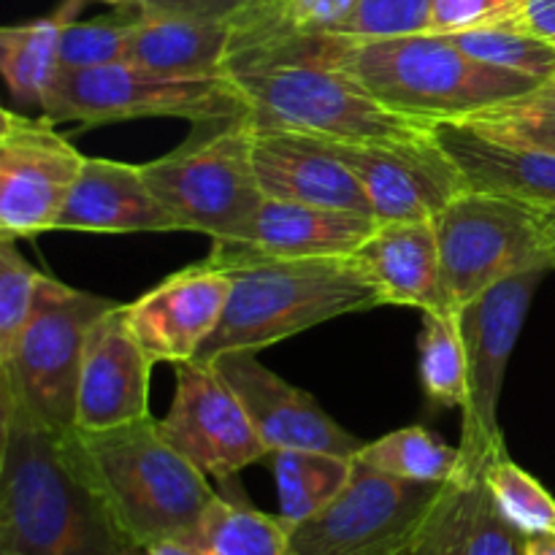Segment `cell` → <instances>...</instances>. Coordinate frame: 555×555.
I'll list each match as a JSON object with an SVG mask.
<instances>
[{
	"label": "cell",
	"mask_w": 555,
	"mask_h": 555,
	"mask_svg": "<svg viewBox=\"0 0 555 555\" xmlns=\"http://www.w3.org/2000/svg\"><path fill=\"white\" fill-rule=\"evenodd\" d=\"M356 5L358 0H253L231 20V52L291 38L334 36Z\"/></svg>",
	"instance_id": "4316f807"
},
{
	"label": "cell",
	"mask_w": 555,
	"mask_h": 555,
	"mask_svg": "<svg viewBox=\"0 0 555 555\" xmlns=\"http://www.w3.org/2000/svg\"><path fill=\"white\" fill-rule=\"evenodd\" d=\"M231 41V20L139 14L125 63L171 79H211L222 76Z\"/></svg>",
	"instance_id": "603a6c76"
},
{
	"label": "cell",
	"mask_w": 555,
	"mask_h": 555,
	"mask_svg": "<svg viewBox=\"0 0 555 555\" xmlns=\"http://www.w3.org/2000/svg\"><path fill=\"white\" fill-rule=\"evenodd\" d=\"M542 215H545V228H547V236H551L553 253H555V209H542Z\"/></svg>",
	"instance_id": "b9f144b4"
},
{
	"label": "cell",
	"mask_w": 555,
	"mask_h": 555,
	"mask_svg": "<svg viewBox=\"0 0 555 555\" xmlns=\"http://www.w3.org/2000/svg\"><path fill=\"white\" fill-rule=\"evenodd\" d=\"M374 228L377 220L358 211L266 198L244 236L215 244L206 260L222 269L249 260L347 258L366 242Z\"/></svg>",
	"instance_id": "ac0fdd59"
},
{
	"label": "cell",
	"mask_w": 555,
	"mask_h": 555,
	"mask_svg": "<svg viewBox=\"0 0 555 555\" xmlns=\"http://www.w3.org/2000/svg\"><path fill=\"white\" fill-rule=\"evenodd\" d=\"M222 271L231 274V298L217 331L195 356L201 363L228 350L260 352L341 314L383 307V296L352 255L249 260Z\"/></svg>",
	"instance_id": "5b68a950"
},
{
	"label": "cell",
	"mask_w": 555,
	"mask_h": 555,
	"mask_svg": "<svg viewBox=\"0 0 555 555\" xmlns=\"http://www.w3.org/2000/svg\"><path fill=\"white\" fill-rule=\"evenodd\" d=\"M439 242L437 309L459 312L496 282L524 271H555V253L537 206L464 190L434 217Z\"/></svg>",
	"instance_id": "52a82bcc"
},
{
	"label": "cell",
	"mask_w": 555,
	"mask_h": 555,
	"mask_svg": "<svg viewBox=\"0 0 555 555\" xmlns=\"http://www.w3.org/2000/svg\"><path fill=\"white\" fill-rule=\"evenodd\" d=\"M551 271L534 269L496 282L491 291L459 309L464 331L469 383H466L464 423H461V469L459 477L486 475L488 464L504 453V437L499 428V399L504 374L513 358L515 341L524 331L531 298ZM455 477V480H459Z\"/></svg>",
	"instance_id": "8fae6325"
},
{
	"label": "cell",
	"mask_w": 555,
	"mask_h": 555,
	"mask_svg": "<svg viewBox=\"0 0 555 555\" xmlns=\"http://www.w3.org/2000/svg\"><path fill=\"white\" fill-rule=\"evenodd\" d=\"M228 298L231 274L204 260L166 276L133 304H125V314L152 361L179 366L195 361L209 341L225 314Z\"/></svg>",
	"instance_id": "2e32d148"
},
{
	"label": "cell",
	"mask_w": 555,
	"mask_h": 555,
	"mask_svg": "<svg viewBox=\"0 0 555 555\" xmlns=\"http://www.w3.org/2000/svg\"><path fill=\"white\" fill-rule=\"evenodd\" d=\"M160 431L190 464L222 482L269 459V448L215 363H179L177 393L160 417Z\"/></svg>",
	"instance_id": "4fadbf2b"
},
{
	"label": "cell",
	"mask_w": 555,
	"mask_h": 555,
	"mask_svg": "<svg viewBox=\"0 0 555 555\" xmlns=\"http://www.w3.org/2000/svg\"><path fill=\"white\" fill-rule=\"evenodd\" d=\"M133 20H70L60 36V68H101V65L125 63Z\"/></svg>",
	"instance_id": "836d02e7"
},
{
	"label": "cell",
	"mask_w": 555,
	"mask_h": 555,
	"mask_svg": "<svg viewBox=\"0 0 555 555\" xmlns=\"http://www.w3.org/2000/svg\"><path fill=\"white\" fill-rule=\"evenodd\" d=\"M81 0H68L54 14L0 30V70L14 101L41 106L60 70V36L79 14Z\"/></svg>",
	"instance_id": "d4e9b609"
},
{
	"label": "cell",
	"mask_w": 555,
	"mask_h": 555,
	"mask_svg": "<svg viewBox=\"0 0 555 555\" xmlns=\"http://www.w3.org/2000/svg\"><path fill=\"white\" fill-rule=\"evenodd\" d=\"M448 482H415L356 461L345 491L287 529L293 555H412Z\"/></svg>",
	"instance_id": "30bf717a"
},
{
	"label": "cell",
	"mask_w": 555,
	"mask_h": 555,
	"mask_svg": "<svg viewBox=\"0 0 555 555\" xmlns=\"http://www.w3.org/2000/svg\"><path fill=\"white\" fill-rule=\"evenodd\" d=\"M356 173L374 220H434L466 184L439 141L426 144H347L325 141Z\"/></svg>",
	"instance_id": "5bb4252c"
},
{
	"label": "cell",
	"mask_w": 555,
	"mask_h": 555,
	"mask_svg": "<svg viewBox=\"0 0 555 555\" xmlns=\"http://www.w3.org/2000/svg\"><path fill=\"white\" fill-rule=\"evenodd\" d=\"M513 20L555 47V0H524Z\"/></svg>",
	"instance_id": "f35d334b"
},
{
	"label": "cell",
	"mask_w": 555,
	"mask_h": 555,
	"mask_svg": "<svg viewBox=\"0 0 555 555\" xmlns=\"http://www.w3.org/2000/svg\"><path fill=\"white\" fill-rule=\"evenodd\" d=\"M486 486L504 520L524 537L555 531V499L540 480L509 459L507 450L488 464Z\"/></svg>",
	"instance_id": "d6a6232c"
},
{
	"label": "cell",
	"mask_w": 555,
	"mask_h": 555,
	"mask_svg": "<svg viewBox=\"0 0 555 555\" xmlns=\"http://www.w3.org/2000/svg\"><path fill=\"white\" fill-rule=\"evenodd\" d=\"M198 545L211 555H293L287 526L276 515L220 493L201 524Z\"/></svg>",
	"instance_id": "4dcf8cb0"
},
{
	"label": "cell",
	"mask_w": 555,
	"mask_h": 555,
	"mask_svg": "<svg viewBox=\"0 0 555 555\" xmlns=\"http://www.w3.org/2000/svg\"><path fill=\"white\" fill-rule=\"evenodd\" d=\"M352 258L379 291L383 307L437 309L439 242L434 220L377 222Z\"/></svg>",
	"instance_id": "7402d4cb"
},
{
	"label": "cell",
	"mask_w": 555,
	"mask_h": 555,
	"mask_svg": "<svg viewBox=\"0 0 555 555\" xmlns=\"http://www.w3.org/2000/svg\"><path fill=\"white\" fill-rule=\"evenodd\" d=\"M455 125L499 144L555 155V76L520 95L491 103Z\"/></svg>",
	"instance_id": "83f0119b"
},
{
	"label": "cell",
	"mask_w": 555,
	"mask_h": 555,
	"mask_svg": "<svg viewBox=\"0 0 555 555\" xmlns=\"http://www.w3.org/2000/svg\"><path fill=\"white\" fill-rule=\"evenodd\" d=\"M274 469L280 515L293 529L334 502L356 472V459L323 450H276L269 455Z\"/></svg>",
	"instance_id": "484cf974"
},
{
	"label": "cell",
	"mask_w": 555,
	"mask_h": 555,
	"mask_svg": "<svg viewBox=\"0 0 555 555\" xmlns=\"http://www.w3.org/2000/svg\"><path fill=\"white\" fill-rule=\"evenodd\" d=\"M152 366L155 361L135 339L125 314V304H117L101 314L87 334L74 428L106 431L152 415Z\"/></svg>",
	"instance_id": "e0dca14e"
},
{
	"label": "cell",
	"mask_w": 555,
	"mask_h": 555,
	"mask_svg": "<svg viewBox=\"0 0 555 555\" xmlns=\"http://www.w3.org/2000/svg\"><path fill=\"white\" fill-rule=\"evenodd\" d=\"M253 117L217 122L168 155L144 163L146 184L182 233L236 242L266 201L253 160Z\"/></svg>",
	"instance_id": "8992f818"
},
{
	"label": "cell",
	"mask_w": 555,
	"mask_h": 555,
	"mask_svg": "<svg viewBox=\"0 0 555 555\" xmlns=\"http://www.w3.org/2000/svg\"><path fill=\"white\" fill-rule=\"evenodd\" d=\"M233 81L258 125L347 144H426L437 125L401 117L334 63L325 36L271 41L228 54Z\"/></svg>",
	"instance_id": "7a4b0ae2"
},
{
	"label": "cell",
	"mask_w": 555,
	"mask_h": 555,
	"mask_svg": "<svg viewBox=\"0 0 555 555\" xmlns=\"http://www.w3.org/2000/svg\"><path fill=\"white\" fill-rule=\"evenodd\" d=\"M526 537L504 520L486 475L448 482L412 555H526Z\"/></svg>",
	"instance_id": "cb8c5ba5"
},
{
	"label": "cell",
	"mask_w": 555,
	"mask_h": 555,
	"mask_svg": "<svg viewBox=\"0 0 555 555\" xmlns=\"http://www.w3.org/2000/svg\"><path fill=\"white\" fill-rule=\"evenodd\" d=\"M41 271L16 249V238L0 236V361L9 358L30 314Z\"/></svg>",
	"instance_id": "e575fe53"
},
{
	"label": "cell",
	"mask_w": 555,
	"mask_h": 555,
	"mask_svg": "<svg viewBox=\"0 0 555 555\" xmlns=\"http://www.w3.org/2000/svg\"><path fill=\"white\" fill-rule=\"evenodd\" d=\"M119 555H211L204 551L195 542H182V540H168V542H155V545H128Z\"/></svg>",
	"instance_id": "ab89813d"
},
{
	"label": "cell",
	"mask_w": 555,
	"mask_h": 555,
	"mask_svg": "<svg viewBox=\"0 0 555 555\" xmlns=\"http://www.w3.org/2000/svg\"><path fill=\"white\" fill-rule=\"evenodd\" d=\"M253 0H139L144 16H195V20H233Z\"/></svg>",
	"instance_id": "74e56055"
},
{
	"label": "cell",
	"mask_w": 555,
	"mask_h": 555,
	"mask_svg": "<svg viewBox=\"0 0 555 555\" xmlns=\"http://www.w3.org/2000/svg\"><path fill=\"white\" fill-rule=\"evenodd\" d=\"M54 231L182 233L146 184L141 166L87 157Z\"/></svg>",
	"instance_id": "ffe728a7"
},
{
	"label": "cell",
	"mask_w": 555,
	"mask_h": 555,
	"mask_svg": "<svg viewBox=\"0 0 555 555\" xmlns=\"http://www.w3.org/2000/svg\"><path fill=\"white\" fill-rule=\"evenodd\" d=\"M41 108L54 122H85L87 128L141 117H182L195 125H217L249 114L247 101L228 76L171 79L146 74L130 63L60 68Z\"/></svg>",
	"instance_id": "9c48e42d"
},
{
	"label": "cell",
	"mask_w": 555,
	"mask_h": 555,
	"mask_svg": "<svg viewBox=\"0 0 555 555\" xmlns=\"http://www.w3.org/2000/svg\"><path fill=\"white\" fill-rule=\"evenodd\" d=\"M356 461L366 469L415 482H453L461 469V450L442 442L423 426H406L363 444Z\"/></svg>",
	"instance_id": "f1b7e54d"
},
{
	"label": "cell",
	"mask_w": 555,
	"mask_h": 555,
	"mask_svg": "<svg viewBox=\"0 0 555 555\" xmlns=\"http://www.w3.org/2000/svg\"><path fill=\"white\" fill-rule=\"evenodd\" d=\"M431 9L434 0H358L334 36L393 38L431 33Z\"/></svg>",
	"instance_id": "d590c367"
},
{
	"label": "cell",
	"mask_w": 555,
	"mask_h": 555,
	"mask_svg": "<svg viewBox=\"0 0 555 555\" xmlns=\"http://www.w3.org/2000/svg\"><path fill=\"white\" fill-rule=\"evenodd\" d=\"M526 555H555V531L551 534H531L526 537Z\"/></svg>",
	"instance_id": "60d3db41"
},
{
	"label": "cell",
	"mask_w": 555,
	"mask_h": 555,
	"mask_svg": "<svg viewBox=\"0 0 555 555\" xmlns=\"http://www.w3.org/2000/svg\"><path fill=\"white\" fill-rule=\"evenodd\" d=\"M87 157L57 133L52 117L0 114V236L54 231Z\"/></svg>",
	"instance_id": "7c38bea8"
},
{
	"label": "cell",
	"mask_w": 555,
	"mask_h": 555,
	"mask_svg": "<svg viewBox=\"0 0 555 555\" xmlns=\"http://www.w3.org/2000/svg\"><path fill=\"white\" fill-rule=\"evenodd\" d=\"M437 141L461 171L466 190L555 209V155L551 152L499 144L455 122H439Z\"/></svg>",
	"instance_id": "44dd1931"
},
{
	"label": "cell",
	"mask_w": 555,
	"mask_h": 555,
	"mask_svg": "<svg viewBox=\"0 0 555 555\" xmlns=\"http://www.w3.org/2000/svg\"><path fill=\"white\" fill-rule=\"evenodd\" d=\"M334 63L350 70L379 103L421 122H461L469 114L531 90L540 81L491 68L442 33L393 38L325 36Z\"/></svg>",
	"instance_id": "277c9868"
},
{
	"label": "cell",
	"mask_w": 555,
	"mask_h": 555,
	"mask_svg": "<svg viewBox=\"0 0 555 555\" xmlns=\"http://www.w3.org/2000/svg\"><path fill=\"white\" fill-rule=\"evenodd\" d=\"M65 448L128 545L182 540L198 545L217 493L160 431L152 415L106 431H65Z\"/></svg>",
	"instance_id": "3957f363"
},
{
	"label": "cell",
	"mask_w": 555,
	"mask_h": 555,
	"mask_svg": "<svg viewBox=\"0 0 555 555\" xmlns=\"http://www.w3.org/2000/svg\"><path fill=\"white\" fill-rule=\"evenodd\" d=\"M103 3H112V5H135L139 0H103Z\"/></svg>",
	"instance_id": "7bdbcfd3"
},
{
	"label": "cell",
	"mask_w": 555,
	"mask_h": 555,
	"mask_svg": "<svg viewBox=\"0 0 555 555\" xmlns=\"http://www.w3.org/2000/svg\"><path fill=\"white\" fill-rule=\"evenodd\" d=\"M209 363L238 396L269 455L276 450H323L356 459L366 444L345 431L307 390L266 369L258 350H228Z\"/></svg>",
	"instance_id": "9a60e30c"
},
{
	"label": "cell",
	"mask_w": 555,
	"mask_h": 555,
	"mask_svg": "<svg viewBox=\"0 0 555 555\" xmlns=\"http://www.w3.org/2000/svg\"><path fill=\"white\" fill-rule=\"evenodd\" d=\"M125 547L70 459L65 431L0 388V555H119Z\"/></svg>",
	"instance_id": "6da1fadb"
},
{
	"label": "cell",
	"mask_w": 555,
	"mask_h": 555,
	"mask_svg": "<svg viewBox=\"0 0 555 555\" xmlns=\"http://www.w3.org/2000/svg\"><path fill=\"white\" fill-rule=\"evenodd\" d=\"M421 383L431 404L442 410H464L469 358L459 312L426 309L421 331Z\"/></svg>",
	"instance_id": "f546056e"
},
{
	"label": "cell",
	"mask_w": 555,
	"mask_h": 555,
	"mask_svg": "<svg viewBox=\"0 0 555 555\" xmlns=\"http://www.w3.org/2000/svg\"><path fill=\"white\" fill-rule=\"evenodd\" d=\"M253 160L266 198L331 206L374 217L356 173L323 139L253 119Z\"/></svg>",
	"instance_id": "d6986e66"
},
{
	"label": "cell",
	"mask_w": 555,
	"mask_h": 555,
	"mask_svg": "<svg viewBox=\"0 0 555 555\" xmlns=\"http://www.w3.org/2000/svg\"><path fill=\"white\" fill-rule=\"evenodd\" d=\"M112 307H117L112 298L76 291L49 274L38 276L25 328L0 361V388L20 396L47 426L74 428L87 334Z\"/></svg>",
	"instance_id": "ba28073f"
},
{
	"label": "cell",
	"mask_w": 555,
	"mask_h": 555,
	"mask_svg": "<svg viewBox=\"0 0 555 555\" xmlns=\"http://www.w3.org/2000/svg\"><path fill=\"white\" fill-rule=\"evenodd\" d=\"M448 38L461 52H466L477 63L491 65V68L513 70V74L529 76V79L537 81L555 76L553 43L534 36L529 27H524L513 16L502 22H491V25L448 33Z\"/></svg>",
	"instance_id": "1f68e13d"
},
{
	"label": "cell",
	"mask_w": 555,
	"mask_h": 555,
	"mask_svg": "<svg viewBox=\"0 0 555 555\" xmlns=\"http://www.w3.org/2000/svg\"><path fill=\"white\" fill-rule=\"evenodd\" d=\"M524 0H434L431 33H459L515 16Z\"/></svg>",
	"instance_id": "8d00e7d4"
}]
</instances>
